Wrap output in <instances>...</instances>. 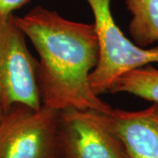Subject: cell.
<instances>
[{
	"instance_id": "cell-1",
	"label": "cell",
	"mask_w": 158,
	"mask_h": 158,
	"mask_svg": "<svg viewBox=\"0 0 158 158\" xmlns=\"http://www.w3.org/2000/svg\"><path fill=\"white\" fill-rule=\"evenodd\" d=\"M15 21L39 55L38 83L42 106L100 113L112 110L89 84L99 57L94 24L69 20L40 6L23 17H15Z\"/></svg>"
},
{
	"instance_id": "cell-2",
	"label": "cell",
	"mask_w": 158,
	"mask_h": 158,
	"mask_svg": "<svg viewBox=\"0 0 158 158\" xmlns=\"http://www.w3.org/2000/svg\"><path fill=\"white\" fill-rule=\"evenodd\" d=\"M0 158H64L60 111L14 105L0 121Z\"/></svg>"
},
{
	"instance_id": "cell-3",
	"label": "cell",
	"mask_w": 158,
	"mask_h": 158,
	"mask_svg": "<svg viewBox=\"0 0 158 158\" xmlns=\"http://www.w3.org/2000/svg\"><path fill=\"white\" fill-rule=\"evenodd\" d=\"M94 16L99 57L89 77L91 90L97 96L108 92L114 80L122 74L158 62V47L141 48L127 38L111 11V0H86Z\"/></svg>"
},
{
	"instance_id": "cell-4",
	"label": "cell",
	"mask_w": 158,
	"mask_h": 158,
	"mask_svg": "<svg viewBox=\"0 0 158 158\" xmlns=\"http://www.w3.org/2000/svg\"><path fill=\"white\" fill-rule=\"evenodd\" d=\"M26 38L13 13L0 15V105L5 112L14 105L42 106L38 61L30 53Z\"/></svg>"
},
{
	"instance_id": "cell-5",
	"label": "cell",
	"mask_w": 158,
	"mask_h": 158,
	"mask_svg": "<svg viewBox=\"0 0 158 158\" xmlns=\"http://www.w3.org/2000/svg\"><path fill=\"white\" fill-rule=\"evenodd\" d=\"M60 137L64 158H127L118 138L95 111H60Z\"/></svg>"
},
{
	"instance_id": "cell-6",
	"label": "cell",
	"mask_w": 158,
	"mask_h": 158,
	"mask_svg": "<svg viewBox=\"0 0 158 158\" xmlns=\"http://www.w3.org/2000/svg\"><path fill=\"white\" fill-rule=\"evenodd\" d=\"M98 115L118 138L127 158H158V104L140 111L112 108Z\"/></svg>"
},
{
	"instance_id": "cell-7",
	"label": "cell",
	"mask_w": 158,
	"mask_h": 158,
	"mask_svg": "<svg viewBox=\"0 0 158 158\" xmlns=\"http://www.w3.org/2000/svg\"><path fill=\"white\" fill-rule=\"evenodd\" d=\"M132 15L130 35L136 45L149 48L158 42V0H126Z\"/></svg>"
},
{
	"instance_id": "cell-8",
	"label": "cell",
	"mask_w": 158,
	"mask_h": 158,
	"mask_svg": "<svg viewBox=\"0 0 158 158\" xmlns=\"http://www.w3.org/2000/svg\"><path fill=\"white\" fill-rule=\"evenodd\" d=\"M108 92H126L158 104V69L148 64L122 74L114 80Z\"/></svg>"
},
{
	"instance_id": "cell-9",
	"label": "cell",
	"mask_w": 158,
	"mask_h": 158,
	"mask_svg": "<svg viewBox=\"0 0 158 158\" xmlns=\"http://www.w3.org/2000/svg\"><path fill=\"white\" fill-rule=\"evenodd\" d=\"M30 0H0V15L11 14L27 5Z\"/></svg>"
},
{
	"instance_id": "cell-10",
	"label": "cell",
	"mask_w": 158,
	"mask_h": 158,
	"mask_svg": "<svg viewBox=\"0 0 158 158\" xmlns=\"http://www.w3.org/2000/svg\"><path fill=\"white\" fill-rule=\"evenodd\" d=\"M4 113H5V110H4V108L2 107V106L0 105V121H1V119L3 118Z\"/></svg>"
}]
</instances>
